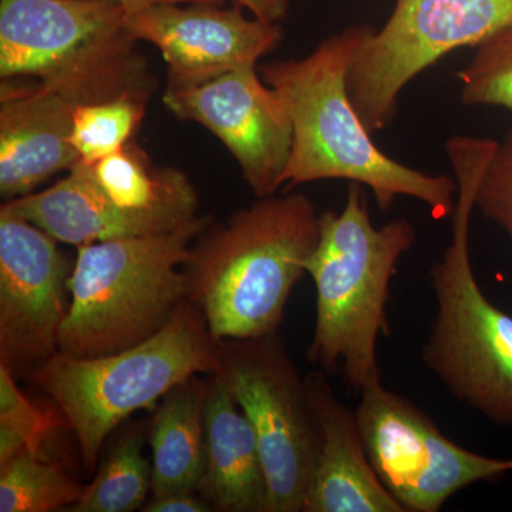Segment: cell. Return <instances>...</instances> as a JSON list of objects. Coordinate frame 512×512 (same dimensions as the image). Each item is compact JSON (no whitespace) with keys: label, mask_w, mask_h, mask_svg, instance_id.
I'll return each instance as SVG.
<instances>
[{"label":"cell","mask_w":512,"mask_h":512,"mask_svg":"<svg viewBox=\"0 0 512 512\" xmlns=\"http://www.w3.org/2000/svg\"><path fill=\"white\" fill-rule=\"evenodd\" d=\"M217 373L254 427L268 483L266 512H302L320 433L284 340L278 333L221 340Z\"/></svg>","instance_id":"8"},{"label":"cell","mask_w":512,"mask_h":512,"mask_svg":"<svg viewBox=\"0 0 512 512\" xmlns=\"http://www.w3.org/2000/svg\"><path fill=\"white\" fill-rule=\"evenodd\" d=\"M495 146L493 138L447 140L457 202L450 244L430 268L436 316L421 362L458 402L498 426H512V316L484 295L468 249L478 184Z\"/></svg>","instance_id":"3"},{"label":"cell","mask_w":512,"mask_h":512,"mask_svg":"<svg viewBox=\"0 0 512 512\" xmlns=\"http://www.w3.org/2000/svg\"><path fill=\"white\" fill-rule=\"evenodd\" d=\"M200 218L187 227L77 247L59 352L100 357L150 339L188 301L185 262Z\"/></svg>","instance_id":"6"},{"label":"cell","mask_w":512,"mask_h":512,"mask_svg":"<svg viewBox=\"0 0 512 512\" xmlns=\"http://www.w3.org/2000/svg\"><path fill=\"white\" fill-rule=\"evenodd\" d=\"M305 383L320 444L302 512H404L370 463L355 410L340 402L323 370Z\"/></svg>","instance_id":"15"},{"label":"cell","mask_w":512,"mask_h":512,"mask_svg":"<svg viewBox=\"0 0 512 512\" xmlns=\"http://www.w3.org/2000/svg\"><path fill=\"white\" fill-rule=\"evenodd\" d=\"M59 242L0 210V363L35 370L59 352L72 274Z\"/></svg>","instance_id":"12"},{"label":"cell","mask_w":512,"mask_h":512,"mask_svg":"<svg viewBox=\"0 0 512 512\" xmlns=\"http://www.w3.org/2000/svg\"><path fill=\"white\" fill-rule=\"evenodd\" d=\"M151 464L143 456V437L130 433L114 447L96 477L84 488L72 512H133L146 505Z\"/></svg>","instance_id":"20"},{"label":"cell","mask_w":512,"mask_h":512,"mask_svg":"<svg viewBox=\"0 0 512 512\" xmlns=\"http://www.w3.org/2000/svg\"><path fill=\"white\" fill-rule=\"evenodd\" d=\"M0 210L32 222L57 242L76 248L113 239L165 234L201 218L121 210L100 190L90 164L82 161L52 187L6 201Z\"/></svg>","instance_id":"16"},{"label":"cell","mask_w":512,"mask_h":512,"mask_svg":"<svg viewBox=\"0 0 512 512\" xmlns=\"http://www.w3.org/2000/svg\"><path fill=\"white\" fill-rule=\"evenodd\" d=\"M476 208L512 239V128L497 141L478 184Z\"/></svg>","instance_id":"24"},{"label":"cell","mask_w":512,"mask_h":512,"mask_svg":"<svg viewBox=\"0 0 512 512\" xmlns=\"http://www.w3.org/2000/svg\"><path fill=\"white\" fill-rule=\"evenodd\" d=\"M119 0H0L2 82L35 83L77 106L148 101L154 79Z\"/></svg>","instance_id":"5"},{"label":"cell","mask_w":512,"mask_h":512,"mask_svg":"<svg viewBox=\"0 0 512 512\" xmlns=\"http://www.w3.org/2000/svg\"><path fill=\"white\" fill-rule=\"evenodd\" d=\"M77 104L35 83L0 84V194H32L79 163L70 136Z\"/></svg>","instance_id":"14"},{"label":"cell","mask_w":512,"mask_h":512,"mask_svg":"<svg viewBox=\"0 0 512 512\" xmlns=\"http://www.w3.org/2000/svg\"><path fill=\"white\" fill-rule=\"evenodd\" d=\"M220 342L204 315L184 302L160 332L133 348L100 357L63 352L33 372L55 402L79 444L87 471L96 468L107 436L140 410H156L165 394L195 375H214Z\"/></svg>","instance_id":"7"},{"label":"cell","mask_w":512,"mask_h":512,"mask_svg":"<svg viewBox=\"0 0 512 512\" xmlns=\"http://www.w3.org/2000/svg\"><path fill=\"white\" fill-rule=\"evenodd\" d=\"M84 488L42 454L23 451L0 466V512L72 508L83 497Z\"/></svg>","instance_id":"19"},{"label":"cell","mask_w":512,"mask_h":512,"mask_svg":"<svg viewBox=\"0 0 512 512\" xmlns=\"http://www.w3.org/2000/svg\"><path fill=\"white\" fill-rule=\"evenodd\" d=\"M510 466H511V471H512V458H510Z\"/></svg>","instance_id":"28"},{"label":"cell","mask_w":512,"mask_h":512,"mask_svg":"<svg viewBox=\"0 0 512 512\" xmlns=\"http://www.w3.org/2000/svg\"><path fill=\"white\" fill-rule=\"evenodd\" d=\"M355 413L370 463L404 512H439L458 491L512 473L510 458L458 446L429 414L383 382L360 393Z\"/></svg>","instance_id":"10"},{"label":"cell","mask_w":512,"mask_h":512,"mask_svg":"<svg viewBox=\"0 0 512 512\" xmlns=\"http://www.w3.org/2000/svg\"><path fill=\"white\" fill-rule=\"evenodd\" d=\"M235 5L242 6L249 15L268 22H281L288 15L291 0H232Z\"/></svg>","instance_id":"26"},{"label":"cell","mask_w":512,"mask_h":512,"mask_svg":"<svg viewBox=\"0 0 512 512\" xmlns=\"http://www.w3.org/2000/svg\"><path fill=\"white\" fill-rule=\"evenodd\" d=\"M56 426V417L19 389L12 367L0 363V466L23 451L42 454Z\"/></svg>","instance_id":"22"},{"label":"cell","mask_w":512,"mask_h":512,"mask_svg":"<svg viewBox=\"0 0 512 512\" xmlns=\"http://www.w3.org/2000/svg\"><path fill=\"white\" fill-rule=\"evenodd\" d=\"M197 493L214 511L268 510V483L254 427L218 373L208 379L205 467Z\"/></svg>","instance_id":"17"},{"label":"cell","mask_w":512,"mask_h":512,"mask_svg":"<svg viewBox=\"0 0 512 512\" xmlns=\"http://www.w3.org/2000/svg\"><path fill=\"white\" fill-rule=\"evenodd\" d=\"M511 23L512 0H396L349 69V97L367 130L376 134L393 123L400 94L414 77Z\"/></svg>","instance_id":"9"},{"label":"cell","mask_w":512,"mask_h":512,"mask_svg":"<svg viewBox=\"0 0 512 512\" xmlns=\"http://www.w3.org/2000/svg\"><path fill=\"white\" fill-rule=\"evenodd\" d=\"M319 235L320 214L302 192L258 198L220 227L202 229L184 269L188 301L204 315L212 338L278 333Z\"/></svg>","instance_id":"2"},{"label":"cell","mask_w":512,"mask_h":512,"mask_svg":"<svg viewBox=\"0 0 512 512\" xmlns=\"http://www.w3.org/2000/svg\"><path fill=\"white\" fill-rule=\"evenodd\" d=\"M414 241L416 229L406 218L373 225L360 184H349L342 210L320 214L318 247L308 262L316 288L308 359L325 373L342 372L359 394L382 382L377 340L390 336V284Z\"/></svg>","instance_id":"4"},{"label":"cell","mask_w":512,"mask_h":512,"mask_svg":"<svg viewBox=\"0 0 512 512\" xmlns=\"http://www.w3.org/2000/svg\"><path fill=\"white\" fill-rule=\"evenodd\" d=\"M143 511L146 512H210L214 511L197 493H168L153 495Z\"/></svg>","instance_id":"25"},{"label":"cell","mask_w":512,"mask_h":512,"mask_svg":"<svg viewBox=\"0 0 512 512\" xmlns=\"http://www.w3.org/2000/svg\"><path fill=\"white\" fill-rule=\"evenodd\" d=\"M372 26H350L320 42L302 59L258 66L264 82L284 101L292 123V151L282 187L346 180L369 188L380 211L400 197L430 208L436 220L453 215L456 178L414 170L373 141L348 92V74Z\"/></svg>","instance_id":"1"},{"label":"cell","mask_w":512,"mask_h":512,"mask_svg":"<svg viewBox=\"0 0 512 512\" xmlns=\"http://www.w3.org/2000/svg\"><path fill=\"white\" fill-rule=\"evenodd\" d=\"M163 103L175 117L201 124L227 147L256 198L272 197L282 188L292 123L284 101L258 67L198 86H167Z\"/></svg>","instance_id":"11"},{"label":"cell","mask_w":512,"mask_h":512,"mask_svg":"<svg viewBox=\"0 0 512 512\" xmlns=\"http://www.w3.org/2000/svg\"><path fill=\"white\" fill-rule=\"evenodd\" d=\"M242 6L160 3L127 12L138 42L156 46L167 64V86L187 87L241 69H255L284 32L276 22L245 15Z\"/></svg>","instance_id":"13"},{"label":"cell","mask_w":512,"mask_h":512,"mask_svg":"<svg viewBox=\"0 0 512 512\" xmlns=\"http://www.w3.org/2000/svg\"><path fill=\"white\" fill-rule=\"evenodd\" d=\"M127 12L160 5V3H210V5H224V0H119Z\"/></svg>","instance_id":"27"},{"label":"cell","mask_w":512,"mask_h":512,"mask_svg":"<svg viewBox=\"0 0 512 512\" xmlns=\"http://www.w3.org/2000/svg\"><path fill=\"white\" fill-rule=\"evenodd\" d=\"M147 101L113 99L74 110L70 143L80 161L94 164L127 146L146 114Z\"/></svg>","instance_id":"21"},{"label":"cell","mask_w":512,"mask_h":512,"mask_svg":"<svg viewBox=\"0 0 512 512\" xmlns=\"http://www.w3.org/2000/svg\"><path fill=\"white\" fill-rule=\"evenodd\" d=\"M458 79L461 101L466 106L512 111V23L477 46Z\"/></svg>","instance_id":"23"},{"label":"cell","mask_w":512,"mask_h":512,"mask_svg":"<svg viewBox=\"0 0 512 512\" xmlns=\"http://www.w3.org/2000/svg\"><path fill=\"white\" fill-rule=\"evenodd\" d=\"M207 387L208 380L192 376L158 404L150 430L153 495L197 493L205 467Z\"/></svg>","instance_id":"18"}]
</instances>
